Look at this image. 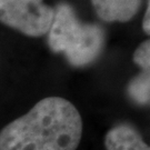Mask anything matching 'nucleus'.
Listing matches in <instances>:
<instances>
[{
	"label": "nucleus",
	"mask_w": 150,
	"mask_h": 150,
	"mask_svg": "<svg viewBox=\"0 0 150 150\" xmlns=\"http://www.w3.org/2000/svg\"><path fill=\"white\" fill-rule=\"evenodd\" d=\"M78 109L61 97H47L0 131V150H77L82 137Z\"/></svg>",
	"instance_id": "f257e3e1"
},
{
	"label": "nucleus",
	"mask_w": 150,
	"mask_h": 150,
	"mask_svg": "<svg viewBox=\"0 0 150 150\" xmlns=\"http://www.w3.org/2000/svg\"><path fill=\"white\" fill-rule=\"evenodd\" d=\"M48 46L56 54H64L71 66L85 67L100 57L105 30L96 23L81 22L69 4L60 2L54 8Z\"/></svg>",
	"instance_id": "f03ea898"
},
{
	"label": "nucleus",
	"mask_w": 150,
	"mask_h": 150,
	"mask_svg": "<svg viewBox=\"0 0 150 150\" xmlns=\"http://www.w3.org/2000/svg\"><path fill=\"white\" fill-rule=\"evenodd\" d=\"M54 8L42 0H0V22L28 37L48 33Z\"/></svg>",
	"instance_id": "7ed1b4c3"
},
{
	"label": "nucleus",
	"mask_w": 150,
	"mask_h": 150,
	"mask_svg": "<svg viewBox=\"0 0 150 150\" xmlns=\"http://www.w3.org/2000/svg\"><path fill=\"white\" fill-rule=\"evenodd\" d=\"M142 0H91L95 11L106 22H127L139 10Z\"/></svg>",
	"instance_id": "20e7f679"
},
{
	"label": "nucleus",
	"mask_w": 150,
	"mask_h": 150,
	"mask_svg": "<svg viewBox=\"0 0 150 150\" xmlns=\"http://www.w3.org/2000/svg\"><path fill=\"white\" fill-rule=\"evenodd\" d=\"M105 147L106 150H150L139 131L127 123L118 125L108 131Z\"/></svg>",
	"instance_id": "39448f33"
},
{
	"label": "nucleus",
	"mask_w": 150,
	"mask_h": 150,
	"mask_svg": "<svg viewBox=\"0 0 150 150\" xmlns=\"http://www.w3.org/2000/svg\"><path fill=\"white\" fill-rule=\"evenodd\" d=\"M149 72H141L128 86V93L139 105L149 103Z\"/></svg>",
	"instance_id": "423d86ee"
},
{
	"label": "nucleus",
	"mask_w": 150,
	"mask_h": 150,
	"mask_svg": "<svg viewBox=\"0 0 150 150\" xmlns=\"http://www.w3.org/2000/svg\"><path fill=\"white\" fill-rule=\"evenodd\" d=\"M134 61L142 69L144 72H149L150 69V41L146 40L136 49Z\"/></svg>",
	"instance_id": "0eeeda50"
},
{
	"label": "nucleus",
	"mask_w": 150,
	"mask_h": 150,
	"mask_svg": "<svg viewBox=\"0 0 150 150\" xmlns=\"http://www.w3.org/2000/svg\"><path fill=\"white\" fill-rule=\"evenodd\" d=\"M150 0H148L147 2V10H146L145 17H144V21H142V28H144V31L149 35L150 31V23H149V17H150Z\"/></svg>",
	"instance_id": "6e6552de"
}]
</instances>
